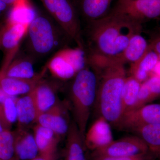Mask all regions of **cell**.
Returning <instances> with one entry per match:
<instances>
[{
    "instance_id": "obj_1",
    "label": "cell",
    "mask_w": 160,
    "mask_h": 160,
    "mask_svg": "<svg viewBox=\"0 0 160 160\" xmlns=\"http://www.w3.org/2000/svg\"><path fill=\"white\" fill-rule=\"evenodd\" d=\"M88 65L97 74L96 106L99 117L118 127L122 116V91L126 78L125 63L118 58L88 52Z\"/></svg>"
},
{
    "instance_id": "obj_2",
    "label": "cell",
    "mask_w": 160,
    "mask_h": 160,
    "mask_svg": "<svg viewBox=\"0 0 160 160\" xmlns=\"http://www.w3.org/2000/svg\"><path fill=\"white\" fill-rule=\"evenodd\" d=\"M142 24L124 15L111 12L88 22L86 35L89 53L119 58L134 35L141 33Z\"/></svg>"
},
{
    "instance_id": "obj_3",
    "label": "cell",
    "mask_w": 160,
    "mask_h": 160,
    "mask_svg": "<svg viewBox=\"0 0 160 160\" xmlns=\"http://www.w3.org/2000/svg\"><path fill=\"white\" fill-rule=\"evenodd\" d=\"M25 52L33 61L68 47L71 41L53 19L38 13L26 33Z\"/></svg>"
},
{
    "instance_id": "obj_4",
    "label": "cell",
    "mask_w": 160,
    "mask_h": 160,
    "mask_svg": "<svg viewBox=\"0 0 160 160\" xmlns=\"http://www.w3.org/2000/svg\"><path fill=\"white\" fill-rule=\"evenodd\" d=\"M98 83L96 72L88 65L77 73L69 86L74 122L84 143L88 121L96 98Z\"/></svg>"
},
{
    "instance_id": "obj_5",
    "label": "cell",
    "mask_w": 160,
    "mask_h": 160,
    "mask_svg": "<svg viewBox=\"0 0 160 160\" xmlns=\"http://www.w3.org/2000/svg\"><path fill=\"white\" fill-rule=\"evenodd\" d=\"M53 20L77 47L86 49L74 0H40Z\"/></svg>"
},
{
    "instance_id": "obj_6",
    "label": "cell",
    "mask_w": 160,
    "mask_h": 160,
    "mask_svg": "<svg viewBox=\"0 0 160 160\" xmlns=\"http://www.w3.org/2000/svg\"><path fill=\"white\" fill-rule=\"evenodd\" d=\"M28 26L21 24H10L6 22L0 39V50L3 59L0 69V77L18 53L21 44L25 38Z\"/></svg>"
},
{
    "instance_id": "obj_7",
    "label": "cell",
    "mask_w": 160,
    "mask_h": 160,
    "mask_svg": "<svg viewBox=\"0 0 160 160\" xmlns=\"http://www.w3.org/2000/svg\"><path fill=\"white\" fill-rule=\"evenodd\" d=\"M111 12L142 23L146 20L160 18V0H118Z\"/></svg>"
},
{
    "instance_id": "obj_8",
    "label": "cell",
    "mask_w": 160,
    "mask_h": 160,
    "mask_svg": "<svg viewBox=\"0 0 160 160\" xmlns=\"http://www.w3.org/2000/svg\"><path fill=\"white\" fill-rule=\"evenodd\" d=\"M148 153L146 143L138 136H133L113 141L107 146L93 151L92 156L126 157L146 155L148 157Z\"/></svg>"
},
{
    "instance_id": "obj_9",
    "label": "cell",
    "mask_w": 160,
    "mask_h": 160,
    "mask_svg": "<svg viewBox=\"0 0 160 160\" xmlns=\"http://www.w3.org/2000/svg\"><path fill=\"white\" fill-rule=\"evenodd\" d=\"M160 124V104H148L123 115L118 128L134 131L142 126Z\"/></svg>"
},
{
    "instance_id": "obj_10",
    "label": "cell",
    "mask_w": 160,
    "mask_h": 160,
    "mask_svg": "<svg viewBox=\"0 0 160 160\" xmlns=\"http://www.w3.org/2000/svg\"><path fill=\"white\" fill-rule=\"evenodd\" d=\"M110 126L104 118L99 117L86 131L85 146L94 151L111 143L113 139Z\"/></svg>"
},
{
    "instance_id": "obj_11",
    "label": "cell",
    "mask_w": 160,
    "mask_h": 160,
    "mask_svg": "<svg viewBox=\"0 0 160 160\" xmlns=\"http://www.w3.org/2000/svg\"><path fill=\"white\" fill-rule=\"evenodd\" d=\"M67 117L64 108L56 103L48 111L40 115L37 122L51 129L58 135H63L67 134L70 125Z\"/></svg>"
},
{
    "instance_id": "obj_12",
    "label": "cell",
    "mask_w": 160,
    "mask_h": 160,
    "mask_svg": "<svg viewBox=\"0 0 160 160\" xmlns=\"http://www.w3.org/2000/svg\"><path fill=\"white\" fill-rule=\"evenodd\" d=\"M47 68L45 67L37 77L32 79H24L2 76L0 77V87L7 94L12 97L26 95L33 91L42 81Z\"/></svg>"
},
{
    "instance_id": "obj_13",
    "label": "cell",
    "mask_w": 160,
    "mask_h": 160,
    "mask_svg": "<svg viewBox=\"0 0 160 160\" xmlns=\"http://www.w3.org/2000/svg\"><path fill=\"white\" fill-rule=\"evenodd\" d=\"M13 133L17 157L22 160H32L36 158L39 150L34 135L25 128L19 127Z\"/></svg>"
},
{
    "instance_id": "obj_14",
    "label": "cell",
    "mask_w": 160,
    "mask_h": 160,
    "mask_svg": "<svg viewBox=\"0 0 160 160\" xmlns=\"http://www.w3.org/2000/svg\"><path fill=\"white\" fill-rule=\"evenodd\" d=\"M16 105L19 128H25L29 124L37 122L38 112L34 89L24 96L18 98Z\"/></svg>"
},
{
    "instance_id": "obj_15",
    "label": "cell",
    "mask_w": 160,
    "mask_h": 160,
    "mask_svg": "<svg viewBox=\"0 0 160 160\" xmlns=\"http://www.w3.org/2000/svg\"><path fill=\"white\" fill-rule=\"evenodd\" d=\"M34 61L26 53L19 54L14 58L2 76L32 79L38 75L35 72Z\"/></svg>"
},
{
    "instance_id": "obj_16",
    "label": "cell",
    "mask_w": 160,
    "mask_h": 160,
    "mask_svg": "<svg viewBox=\"0 0 160 160\" xmlns=\"http://www.w3.org/2000/svg\"><path fill=\"white\" fill-rule=\"evenodd\" d=\"M34 136L42 156L50 159L58 142V135L51 129L38 124L34 128Z\"/></svg>"
},
{
    "instance_id": "obj_17",
    "label": "cell",
    "mask_w": 160,
    "mask_h": 160,
    "mask_svg": "<svg viewBox=\"0 0 160 160\" xmlns=\"http://www.w3.org/2000/svg\"><path fill=\"white\" fill-rule=\"evenodd\" d=\"M134 132L147 145L148 158L160 160V124L142 126Z\"/></svg>"
},
{
    "instance_id": "obj_18",
    "label": "cell",
    "mask_w": 160,
    "mask_h": 160,
    "mask_svg": "<svg viewBox=\"0 0 160 160\" xmlns=\"http://www.w3.org/2000/svg\"><path fill=\"white\" fill-rule=\"evenodd\" d=\"M38 13L28 0H21L12 6L7 15L6 22L29 26Z\"/></svg>"
},
{
    "instance_id": "obj_19",
    "label": "cell",
    "mask_w": 160,
    "mask_h": 160,
    "mask_svg": "<svg viewBox=\"0 0 160 160\" xmlns=\"http://www.w3.org/2000/svg\"><path fill=\"white\" fill-rule=\"evenodd\" d=\"M159 62L158 54L149 49L139 61L131 64V76L143 83L148 78L149 73L153 71Z\"/></svg>"
},
{
    "instance_id": "obj_20",
    "label": "cell",
    "mask_w": 160,
    "mask_h": 160,
    "mask_svg": "<svg viewBox=\"0 0 160 160\" xmlns=\"http://www.w3.org/2000/svg\"><path fill=\"white\" fill-rule=\"evenodd\" d=\"M113 0H80L81 14L88 22L99 19L108 14Z\"/></svg>"
},
{
    "instance_id": "obj_21",
    "label": "cell",
    "mask_w": 160,
    "mask_h": 160,
    "mask_svg": "<svg viewBox=\"0 0 160 160\" xmlns=\"http://www.w3.org/2000/svg\"><path fill=\"white\" fill-rule=\"evenodd\" d=\"M149 49V44L141 33L134 35L128 45L118 58L126 64L136 62L144 55Z\"/></svg>"
},
{
    "instance_id": "obj_22",
    "label": "cell",
    "mask_w": 160,
    "mask_h": 160,
    "mask_svg": "<svg viewBox=\"0 0 160 160\" xmlns=\"http://www.w3.org/2000/svg\"><path fill=\"white\" fill-rule=\"evenodd\" d=\"M66 135L68 160H86L84 152L85 143L74 121L70 123Z\"/></svg>"
},
{
    "instance_id": "obj_23",
    "label": "cell",
    "mask_w": 160,
    "mask_h": 160,
    "mask_svg": "<svg viewBox=\"0 0 160 160\" xmlns=\"http://www.w3.org/2000/svg\"><path fill=\"white\" fill-rule=\"evenodd\" d=\"M160 97V77L152 76L141 84L136 103L133 107L138 109Z\"/></svg>"
},
{
    "instance_id": "obj_24",
    "label": "cell",
    "mask_w": 160,
    "mask_h": 160,
    "mask_svg": "<svg viewBox=\"0 0 160 160\" xmlns=\"http://www.w3.org/2000/svg\"><path fill=\"white\" fill-rule=\"evenodd\" d=\"M34 91L39 116L56 104V96L53 87L42 80L35 88Z\"/></svg>"
},
{
    "instance_id": "obj_25",
    "label": "cell",
    "mask_w": 160,
    "mask_h": 160,
    "mask_svg": "<svg viewBox=\"0 0 160 160\" xmlns=\"http://www.w3.org/2000/svg\"><path fill=\"white\" fill-rule=\"evenodd\" d=\"M46 66L53 76L61 80L73 78L77 73L71 65L58 52L49 60Z\"/></svg>"
},
{
    "instance_id": "obj_26",
    "label": "cell",
    "mask_w": 160,
    "mask_h": 160,
    "mask_svg": "<svg viewBox=\"0 0 160 160\" xmlns=\"http://www.w3.org/2000/svg\"><path fill=\"white\" fill-rule=\"evenodd\" d=\"M141 84L132 76L126 78L122 91V116L134 107L137 100Z\"/></svg>"
},
{
    "instance_id": "obj_27",
    "label": "cell",
    "mask_w": 160,
    "mask_h": 160,
    "mask_svg": "<svg viewBox=\"0 0 160 160\" xmlns=\"http://www.w3.org/2000/svg\"><path fill=\"white\" fill-rule=\"evenodd\" d=\"M57 52L71 65L77 73L88 66L86 49H82L78 47L74 48L67 47Z\"/></svg>"
},
{
    "instance_id": "obj_28",
    "label": "cell",
    "mask_w": 160,
    "mask_h": 160,
    "mask_svg": "<svg viewBox=\"0 0 160 160\" xmlns=\"http://www.w3.org/2000/svg\"><path fill=\"white\" fill-rule=\"evenodd\" d=\"M17 97H10L0 104V121L4 129L10 130L13 123L17 121L16 102Z\"/></svg>"
},
{
    "instance_id": "obj_29",
    "label": "cell",
    "mask_w": 160,
    "mask_h": 160,
    "mask_svg": "<svg viewBox=\"0 0 160 160\" xmlns=\"http://www.w3.org/2000/svg\"><path fill=\"white\" fill-rule=\"evenodd\" d=\"M15 153L13 132L5 129L0 132V160L11 159Z\"/></svg>"
},
{
    "instance_id": "obj_30",
    "label": "cell",
    "mask_w": 160,
    "mask_h": 160,
    "mask_svg": "<svg viewBox=\"0 0 160 160\" xmlns=\"http://www.w3.org/2000/svg\"><path fill=\"white\" fill-rule=\"evenodd\" d=\"M93 160H146L147 156L138 155L132 157L92 156Z\"/></svg>"
},
{
    "instance_id": "obj_31",
    "label": "cell",
    "mask_w": 160,
    "mask_h": 160,
    "mask_svg": "<svg viewBox=\"0 0 160 160\" xmlns=\"http://www.w3.org/2000/svg\"><path fill=\"white\" fill-rule=\"evenodd\" d=\"M149 49L154 51L158 55L160 54V36L152 41L149 44Z\"/></svg>"
},
{
    "instance_id": "obj_32",
    "label": "cell",
    "mask_w": 160,
    "mask_h": 160,
    "mask_svg": "<svg viewBox=\"0 0 160 160\" xmlns=\"http://www.w3.org/2000/svg\"><path fill=\"white\" fill-rule=\"evenodd\" d=\"M11 7L0 1V19L5 15L8 14Z\"/></svg>"
},
{
    "instance_id": "obj_33",
    "label": "cell",
    "mask_w": 160,
    "mask_h": 160,
    "mask_svg": "<svg viewBox=\"0 0 160 160\" xmlns=\"http://www.w3.org/2000/svg\"><path fill=\"white\" fill-rule=\"evenodd\" d=\"M11 96L7 94L2 88L0 87V104L4 102V101L6 100L7 98L10 97Z\"/></svg>"
},
{
    "instance_id": "obj_34",
    "label": "cell",
    "mask_w": 160,
    "mask_h": 160,
    "mask_svg": "<svg viewBox=\"0 0 160 160\" xmlns=\"http://www.w3.org/2000/svg\"><path fill=\"white\" fill-rule=\"evenodd\" d=\"M0 1L6 3L7 5L12 7L18 3L21 0H0Z\"/></svg>"
},
{
    "instance_id": "obj_35",
    "label": "cell",
    "mask_w": 160,
    "mask_h": 160,
    "mask_svg": "<svg viewBox=\"0 0 160 160\" xmlns=\"http://www.w3.org/2000/svg\"><path fill=\"white\" fill-rule=\"evenodd\" d=\"M6 23V21H2L0 22V39H1V35L2 32L3 28Z\"/></svg>"
},
{
    "instance_id": "obj_36",
    "label": "cell",
    "mask_w": 160,
    "mask_h": 160,
    "mask_svg": "<svg viewBox=\"0 0 160 160\" xmlns=\"http://www.w3.org/2000/svg\"><path fill=\"white\" fill-rule=\"evenodd\" d=\"M31 160H50V159H49L47 158L44 157L42 156L41 157L35 158Z\"/></svg>"
},
{
    "instance_id": "obj_37",
    "label": "cell",
    "mask_w": 160,
    "mask_h": 160,
    "mask_svg": "<svg viewBox=\"0 0 160 160\" xmlns=\"http://www.w3.org/2000/svg\"><path fill=\"white\" fill-rule=\"evenodd\" d=\"M4 130H5V129H4L2 123H1V121H0V132L3 131Z\"/></svg>"
},
{
    "instance_id": "obj_38",
    "label": "cell",
    "mask_w": 160,
    "mask_h": 160,
    "mask_svg": "<svg viewBox=\"0 0 160 160\" xmlns=\"http://www.w3.org/2000/svg\"><path fill=\"white\" fill-rule=\"evenodd\" d=\"M9 160H19V158L17 156L14 157L12 158L11 159Z\"/></svg>"
},
{
    "instance_id": "obj_39",
    "label": "cell",
    "mask_w": 160,
    "mask_h": 160,
    "mask_svg": "<svg viewBox=\"0 0 160 160\" xmlns=\"http://www.w3.org/2000/svg\"><path fill=\"white\" fill-rule=\"evenodd\" d=\"M158 57L159 60V61L160 62V54L158 55Z\"/></svg>"
},
{
    "instance_id": "obj_40",
    "label": "cell",
    "mask_w": 160,
    "mask_h": 160,
    "mask_svg": "<svg viewBox=\"0 0 160 160\" xmlns=\"http://www.w3.org/2000/svg\"></svg>"
}]
</instances>
